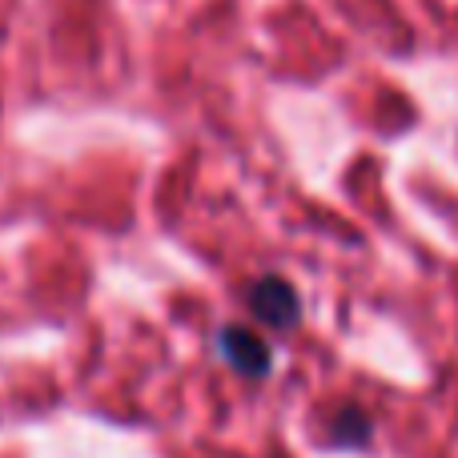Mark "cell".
I'll return each instance as SVG.
<instances>
[{
    "label": "cell",
    "instance_id": "obj_1",
    "mask_svg": "<svg viewBox=\"0 0 458 458\" xmlns=\"http://www.w3.org/2000/svg\"><path fill=\"white\" fill-rule=\"evenodd\" d=\"M245 301H250L253 318H258V322H266L269 330H293V326H298V318H301L298 290H293L285 277H277V274L258 277V282L250 285V293H245Z\"/></svg>",
    "mask_w": 458,
    "mask_h": 458
},
{
    "label": "cell",
    "instance_id": "obj_2",
    "mask_svg": "<svg viewBox=\"0 0 458 458\" xmlns=\"http://www.w3.org/2000/svg\"><path fill=\"white\" fill-rule=\"evenodd\" d=\"M217 350H222V358L242 374V378H266V374L274 370V354H269V346L253 330H245V326H222V334H217Z\"/></svg>",
    "mask_w": 458,
    "mask_h": 458
},
{
    "label": "cell",
    "instance_id": "obj_3",
    "mask_svg": "<svg viewBox=\"0 0 458 458\" xmlns=\"http://www.w3.org/2000/svg\"><path fill=\"white\" fill-rule=\"evenodd\" d=\"M334 443H338V446L370 443V419H366L362 411H354V406H346V411L334 419Z\"/></svg>",
    "mask_w": 458,
    "mask_h": 458
}]
</instances>
